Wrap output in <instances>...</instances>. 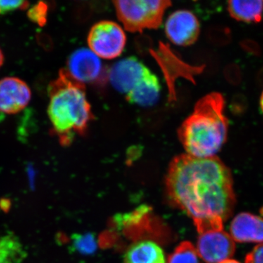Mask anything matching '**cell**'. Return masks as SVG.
<instances>
[{
	"label": "cell",
	"instance_id": "9c48e42d",
	"mask_svg": "<svg viewBox=\"0 0 263 263\" xmlns=\"http://www.w3.org/2000/svg\"><path fill=\"white\" fill-rule=\"evenodd\" d=\"M200 22L190 10H176L165 22L164 31L169 41L179 46H188L196 42L200 34Z\"/></svg>",
	"mask_w": 263,
	"mask_h": 263
},
{
	"label": "cell",
	"instance_id": "5bb4252c",
	"mask_svg": "<svg viewBox=\"0 0 263 263\" xmlns=\"http://www.w3.org/2000/svg\"><path fill=\"white\" fill-rule=\"evenodd\" d=\"M160 89L159 79L153 72H150L140 86L128 95L126 98L129 103L148 106L154 105L157 101Z\"/></svg>",
	"mask_w": 263,
	"mask_h": 263
},
{
	"label": "cell",
	"instance_id": "7c38bea8",
	"mask_svg": "<svg viewBox=\"0 0 263 263\" xmlns=\"http://www.w3.org/2000/svg\"><path fill=\"white\" fill-rule=\"evenodd\" d=\"M124 263H167L165 254L158 243L152 240H138L126 250Z\"/></svg>",
	"mask_w": 263,
	"mask_h": 263
},
{
	"label": "cell",
	"instance_id": "603a6c76",
	"mask_svg": "<svg viewBox=\"0 0 263 263\" xmlns=\"http://www.w3.org/2000/svg\"><path fill=\"white\" fill-rule=\"evenodd\" d=\"M221 263H240L239 262H238L237 260H235V259H228V260L224 261V262H221Z\"/></svg>",
	"mask_w": 263,
	"mask_h": 263
},
{
	"label": "cell",
	"instance_id": "4fadbf2b",
	"mask_svg": "<svg viewBox=\"0 0 263 263\" xmlns=\"http://www.w3.org/2000/svg\"><path fill=\"white\" fill-rule=\"evenodd\" d=\"M230 16L239 22L258 23L262 20L263 1L262 0H233L228 3Z\"/></svg>",
	"mask_w": 263,
	"mask_h": 263
},
{
	"label": "cell",
	"instance_id": "52a82bcc",
	"mask_svg": "<svg viewBox=\"0 0 263 263\" xmlns=\"http://www.w3.org/2000/svg\"><path fill=\"white\" fill-rule=\"evenodd\" d=\"M196 249L202 262L221 263L233 257L235 243L224 230H214L199 234Z\"/></svg>",
	"mask_w": 263,
	"mask_h": 263
},
{
	"label": "cell",
	"instance_id": "7402d4cb",
	"mask_svg": "<svg viewBox=\"0 0 263 263\" xmlns=\"http://www.w3.org/2000/svg\"><path fill=\"white\" fill-rule=\"evenodd\" d=\"M3 62H4V55H3V51L0 49V67H2L3 65Z\"/></svg>",
	"mask_w": 263,
	"mask_h": 263
},
{
	"label": "cell",
	"instance_id": "d6986e66",
	"mask_svg": "<svg viewBox=\"0 0 263 263\" xmlns=\"http://www.w3.org/2000/svg\"><path fill=\"white\" fill-rule=\"evenodd\" d=\"M29 3L26 1H3L0 0V15L18 9H26Z\"/></svg>",
	"mask_w": 263,
	"mask_h": 263
},
{
	"label": "cell",
	"instance_id": "6da1fadb",
	"mask_svg": "<svg viewBox=\"0 0 263 263\" xmlns=\"http://www.w3.org/2000/svg\"><path fill=\"white\" fill-rule=\"evenodd\" d=\"M166 193L175 207L193 219L199 234L222 230L233 214L235 195L231 171L218 157H175L165 178Z\"/></svg>",
	"mask_w": 263,
	"mask_h": 263
},
{
	"label": "cell",
	"instance_id": "3957f363",
	"mask_svg": "<svg viewBox=\"0 0 263 263\" xmlns=\"http://www.w3.org/2000/svg\"><path fill=\"white\" fill-rule=\"evenodd\" d=\"M224 100L211 93L199 100L193 114L178 131L186 154L198 158L215 157L227 141L228 121L224 113Z\"/></svg>",
	"mask_w": 263,
	"mask_h": 263
},
{
	"label": "cell",
	"instance_id": "5b68a950",
	"mask_svg": "<svg viewBox=\"0 0 263 263\" xmlns=\"http://www.w3.org/2000/svg\"><path fill=\"white\" fill-rule=\"evenodd\" d=\"M88 46L101 60H114L122 54L127 37L124 29L112 21L95 24L88 34Z\"/></svg>",
	"mask_w": 263,
	"mask_h": 263
},
{
	"label": "cell",
	"instance_id": "ffe728a7",
	"mask_svg": "<svg viewBox=\"0 0 263 263\" xmlns=\"http://www.w3.org/2000/svg\"><path fill=\"white\" fill-rule=\"evenodd\" d=\"M245 263H263V243L257 245L245 258Z\"/></svg>",
	"mask_w": 263,
	"mask_h": 263
},
{
	"label": "cell",
	"instance_id": "7a4b0ae2",
	"mask_svg": "<svg viewBox=\"0 0 263 263\" xmlns=\"http://www.w3.org/2000/svg\"><path fill=\"white\" fill-rule=\"evenodd\" d=\"M48 115L52 133L62 146H69L77 136H83L93 119L85 85L72 79L65 69L48 86Z\"/></svg>",
	"mask_w": 263,
	"mask_h": 263
},
{
	"label": "cell",
	"instance_id": "30bf717a",
	"mask_svg": "<svg viewBox=\"0 0 263 263\" xmlns=\"http://www.w3.org/2000/svg\"><path fill=\"white\" fill-rule=\"evenodd\" d=\"M31 97L30 88L22 79L6 77L0 80V111L18 114L28 105Z\"/></svg>",
	"mask_w": 263,
	"mask_h": 263
},
{
	"label": "cell",
	"instance_id": "e0dca14e",
	"mask_svg": "<svg viewBox=\"0 0 263 263\" xmlns=\"http://www.w3.org/2000/svg\"><path fill=\"white\" fill-rule=\"evenodd\" d=\"M98 248V241L92 234H74L72 236V250L78 253L89 255Z\"/></svg>",
	"mask_w": 263,
	"mask_h": 263
},
{
	"label": "cell",
	"instance_id": "ac0fdd59",
	"mask_svg": "<svg viewBox=\"0 0 263 263\" xmlns=\"http://www.w3.org/2000/svg\"><path fill=\"white\" fill-rule=\"evenodd\" d=\"M48 6L44 3H39L29 9L28 17L32 22L43 26L47 22Z\"/></svg>",
	"mask_w": 263,
	"mask_h": 263
},
{
	"label": "cell",
	"instance_id": "2e32d148",
	"mask_svg": "<svg viewBox=\"0 0 263 263\" xmlns=\"http://www.w3.org/2000/svg\"><path fill=\"white\" fill-rule=\"evenodd\" d=\"M167 263H202V260L191 242L183 241L169 256Z\"/></svg>",
	"mask_w": 263,
	"mask_h": 263
},
{
	"label": "cell",
	"instance_id": "cb8c5ba5",
	"mask_svg": "<svg viewBox=\"0 0 263 263\" xmlns=\"http://www.w3.org/2000/svg\"><path fill=\"white\" fill-rule=\"evenodd\" d=\"M260 107L261 109H262V112H263V92L262 95H261L260 98Z\"/></svg>",
	"mask_w": 263,
	"mask_h": 263
},
{
	"label": "cell",
	"instance_id": "8fae6325",
	"mask_svg": "<svg viewBox=\"0 0 263 263\" xmlns=\"http://www.w3.org/2000/svg\"><path fill=\"white\" fill-rule=\"evenodd\" d=\"M230 232L234 241L263 243V218L249 213H240L232 220Z\"/></svg>",
	"mask_w": 263,
	"mask_h": 263
},
{
	"label": "cell",
	"instance_id": "8992f818",
	"mask_svg": "<svg viewBox=\"0 0 263 263\" xmlns=\"http://www.w3.org/2000/svg\"><path fill=\"white\" fill-rule=\"evenodd\" d=\"M151 71L134 57L124 59L107 71V77L118 91L127 97L139 86Z\"/></svg>",
	"mask_w": 263,
	"mask_h": 263
},
{
	"label": "cell",
	"instance_id": "9a60e30c",
	"mask_svg": "<svg viewBox=\"0 0 263 263\" xmlns=\"http://www.w3.org/2000/svg\"><path fill=\"white\" fill-rule=\"evenodd\" d=\"M27 254L14 234L0 236V263H22Z\"/></svg>",
	"mask_w": 263,
	"mask_h": 263
},
{
	"label": "cell",
	"instance_id": "ba28073f",
	"mask_svg": "<svg viewBox=\"0 0 263 263\" xmlns=\"http://www.w3.org/2000/svg\"><path fill=\"white\" fill-rule=\"evenodd\" d=\"M65 70L72 79L84 85L101 81L105 73L101 59L86 48H79L70 55Z\"/></svg>",
	"mask_w": 263,
	"mask_h": 263
},
{
	"label": "cell",
	"instance_id": "44dd1931",
	"mask_svg": "<svg viewBox=\"0 0 263 263\" xmlns=\"http://www.w3.org/2000/svg\"><path fill=\"white\" fill-rule=\"evenodd\" d=\"M10 208H11V201L9 199L2 198L0 200V209H1V210L5 213L8 212Z\"/></svg>",
	"mask_w": 263,
	"mask_h": 263
},
{
	"label": "cell",
	"instance_id": "277c9868",
	"mask_svg": "<svg viewBox=\"0 0 263 263\" xmlns=\"http://www.w3.org/2000/svg\"><path fill=\"white\" fill-rule=\"evenodd\" d=\"M114 4L124 28L137 32L160 27L171 3L164 0H122Z\"/></svg>",
	"mask_w": 263,
	"mask_h": 263
}]
</instances>
